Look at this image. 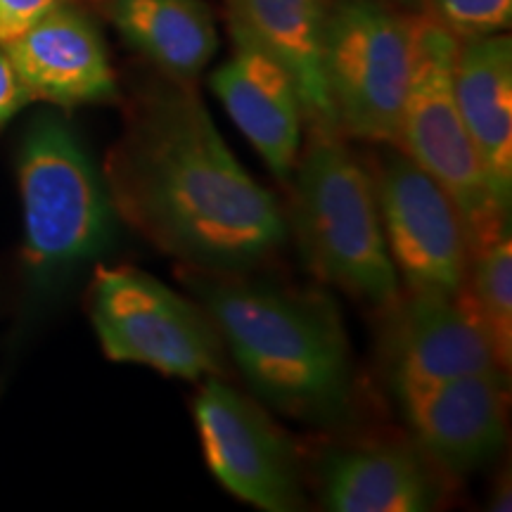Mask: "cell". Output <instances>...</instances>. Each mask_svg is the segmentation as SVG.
Segmentation results:
<instances>
[{
	"label": "cell",
	"mask_w": 512,
	"mask_h": 512,
	"mask_svg": "<svg viewBox=\"0 0 512 512\" xmlns=\"http://www.w3.org/2000/svg\"><path fill=\"white\" fill-rule=\"evenodd\" d=\"M31 102V95L24 88L22 79H19L15 64H12L8 50L0 46V126H5L15 117L17 112H22Z\"/></svg>",
	"instance_id": "obj_21"
},
{
	"label": "cell",
	"mask_w": 512,
	"mask_h": 512,
	"mask_svg": "<svg viewBox=\"0 0 512 512\" xmlns=\"http://www.w3.org/2000/svg\"><path fill=\"white\" fill-rule=\"evenodd\" d=\"M5 50L31 100L72 110L117 98V76L105 41L93 19L72 0L5 43Z\"/></svg>",
	"instance_id": "obj_12"
},
{
	"label": "cell",
	"mask_w": 512,
	"mask_h": 512,
	"mask_svg": "<svg viewBox=\"0 0 512 512\" xmlns=\"http://www.w3.org/2000/svg\"><path fill=\"white\" fill-rule=\"evenodd\" d=\"M373 185L399 283L408 292L458 297L472 247L451 197L396 145L377 159Z\"/></svg>",
	"instance_id": "obj_8"
},
{
	"label": "cell",
	"mask_w": 512,
	"mask_h": 512,
	"mask_svg": "<svg viewBox=\"0 0 512 512\" xmlns=\"http://www.w3.org/2000/svg\"><path fill=\"white\" fill-rule=\"evenodd\" d=\"M458 43V38L434 19H413V69L396 147L451 197L475 252L510 221L491 197L482 164L460 117L453 86Z\"/></svg>",
	"instance_id": "obj_5"
},
{
	"label": "cell",
	"mask_w": 512,
	"mask_h": 512,
	"mask_svg": "<svg viewBox=\"0 0 512 512\" xmlns=\"http://www.w3.org/2000/svg\"><path fill=\"white\" fill-rule=\"evenodd\" d=\"M105 185L128 226L207 275L249 271L287 242L278 200L238 162L190 81L140 88Z\"/></svg>",
	"instance_id": "obj_1"
},
{
	"label": "cell",
	"mask_w": 512,
	"mask_h": 512,
	"mask_svg": "<svg viewBox=\"0 0 512 512\" xmlns=\"http://www.w3.org/2000/svg\"><path fill=\"white\" fill-rule=\"evenodd\" d=\"M439 484L420 453L403 446H358L323 470V505L332 512H425Z\"/></svg>",
	"instance_id": "obj_16"
},
{
	"label": "cell",
	"mask_w": 512,
	"mask_h": 512,
	"mask_svg": "<svg viewBox=\"0 0 512 512\" xmlns=\"http://www.w3.org/2000/svg\"><path fill=\"white\" fill-rule=\"evenodd\" d=\"M121 38L164 76L195 81L219 50V34L204 0H107Z\"/></svg>",
	"instance_id": "obj_17"
},
{
	"label": "cell",
	"mask_w": 512,
	"mask_h": 512,
	"mask_svg": "<svg viewBox=\"0 0 512 512\" xmlns=\"http://www.w3.org/2000/svg\"><path fill=\"white\" fill-rule=\"evenodd\" d=\"M330 0H226L230 34L247 38L290 74L309 131L339 133L325 81Z\"/></svg>",
	"instance_id": "obj_14"
},
{
	"label": "cell",
	"mask_w": 512,
	"mask_h": 512,
	"mask_svg": "<svg viewBox=\"0 0 512 512\" xmlns=\"http://www.w3.org/2000/svg\"><path fill=\"white\" fill-rule=\"evenodd\" d=\"M413 69V19L382 0H330L325 81L344 138L399 145Z\"/></svg>",
	"instance_id": "obj_7"
},
{
	"label": "cell",
	"mask_w": 512,
	"mask_h": 512,
	"mask_svg": "<svg viewBox=\"0 0 512 512\" xmlns=\"http://www.w3.org/2000/svg\"><path fill=\"white\" fill-rule=\"evenodd\" d=\"M380 358L392 396L460 375L503 370L463 294H399L387 306Z\"/></svg>",
	"instance_id": "obj_10"
},
{
	"label": "cell",
	"mask_w": 512,
	"mask_h": 512,
	"mask_svg": "<svg viewBox=\"0 0 512 512\" xmlns=\"http://www.w3.org/2000/svg\"><path fill=\"white\" fill-rule=\"evenodd\" d=\"M88 309L105 356L181 380L226 375V347L204 306L133 266H100Z\"/></svg>",
	"instance_id": "obj_6"
},
{
	"label": "cell",
	"mask_w": 512,
	"mask_h": 512,
	"mask_svg": "<svg viewBox=\"0 0 512 512\" xmlns=\"http://www.w3.org/2000/svg\"><path fill=\"white\" fill-rule=\"evenodd\" d=\"M195 292L261 401L320 425L349 413L354 363L330 297L233 278H200Z\"/></svg>",
	"instance_id": "obj_2"
},
{
	"label": "cell",
	"mask_w": 512,
	"mask_h": 512,
	"mask_svg": "<svg viewBox=\"0 0 512 512\" xmlns=\"http://www.w3.org/2000/svg\"><path fill=\"white\" fill-rule=\"evenodd\" d=\"M505 375L498 368L484 370L394 396L432 463L465 475L501 451L508 413Z\"/></svg>",
	"instance_id": "obj_11"
},
{
	"label": "cell",
	"mask_w": 512,
	"mask_h": 512,
	"mask_svg": "<svg viewBox=\"0 0 512 512\" xmlns=\"http://www.w3.org/2000/svg\"><path fill=\"white\" fill-rule=\"evenodd\" d=\"M463 299L489 337L498 366L510 373L512 361V240L510 223L482 242L470 259Z\"/></svg>",
	"instance_id": "obj_18"
},
{
	"label": "cell",
	"mask_w": 512,
	"mask_h": 512,
	"mask_svg": "<svg viewBox=\"0 0 512 512\" xmlns=\"http://www.w3.org/2000/svg\"><path fill=\"white\" fill-rule=\"evenodd\" d=\"M430 19L458 41L503 34L512 22V0H425Z\"/></svg>",
	"instance_id": "obj_19"
},
{
	"label": "cell",
	"mask_w": 512,
	"mask_h": 512,
	"mask_svg": "<svg viewBox=\"0 0 512 512\" xmlns=\"http://www.w3.org/2000/svg\"><path fill=\"white\" fill-rule=\"evenodd\" d=\"M17 178L24 259L36 280L48 283L112 245L117 209L67 121L43 114L31 124L19 150Z\"/></svg>",
	"instance_id": "obj_4"
},
{
	"label": "cell",
	"mask_w": 512,
	"mask_h": 512,
	"mask_svg": "<svg viewBox=\"0 0 512 512\" xmlns=\"http://www.w3.org/2000/svg\"><path fill=\"white\" fill-rule=\"evenodd\" d=\"M69 0H0V46L15 41Z\"/></svg>",
	"instance_id": "obj_20"
},
{
	"label": "cell",
	"mask_w": 512,
	"mask_h": 512,
	"mask_svg": "<svg viewBox=\"0 0 512 512\" xmlns=\"http://www.w3.org/2000/svg\"><path fill=\"white\" fill-rule=\"evenodd\" d=\"M456 102L496 207L512 200V41L508 34L465 38L456 55Z\"/></svg>",
	"instance_id": "obj_15"
},
{
	"label": "cell",
	"mask_w": 512,
	"mask_h": 512,
	"mask_svg": "<svg viewBox=\"0 0 512 512\" xmlns=\"http://www.w3.org/2000/svg\"><path fill=\"white\" fill-rule=\"evenodd\" d=\"M192 415L204 463L223 489L266 512L304 508L297 451L259 403L221 377H204Z\"/></svg>",
	"instance_id": "obj_9"
},
{
	"label": "cell",
	"mask_w": 512,
	"mask_h": 512,
	"mask_svg": "<svg viewBox=\"0 0 512 512\" xmlns=\"http://www.w3.org/2000/svg\"><path fill=\"white\" fill-rule=\"evenodd\" d=\"M294 230L313 271L387 309L401 294L377 209L373 176L342 133L309 131L294 166Z\"/></svg>",
	"instance_id": "obj_3"
},
{
	"label": "cell",
	"mask_w": 512,
	"mask_h": 512,
	"mask_svg": "<svg viewBox=\"0 0 512 512\" xmlns=\"http://www.w3.org/2000/svg\"><path fill=\"white\" fill-rule=\"evenodd\" d=\"M235 53L211 74L223 102L254 150L280 181H290L302 152L304 112L290 74L247 38L233 36Z\"/></svg>",
	"instance_id": "obj_13"
}]
</instances>
